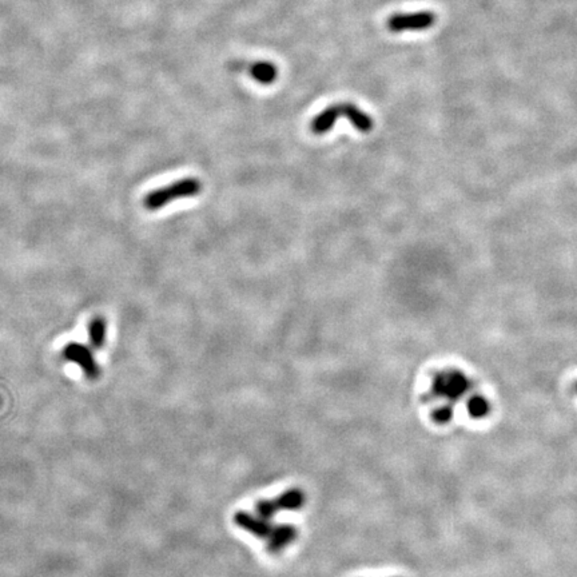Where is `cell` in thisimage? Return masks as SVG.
Wrapping results in <instances>:
<instances>
[{
	"instance_id": "1",
	"label": "cell",
	"mask_w": 577,
	"mask_h": 577,
	"mask_svg": "<svg viewBox=\"0 0 577 577\" xmlns=\"http://www.w3.org/2000/svg\"><path fill=\"white\" fill-rule=\"evenodd\" d=\"M341 118L347 119L361 132H371L374 126L372 116L362 111L356 104L337 103L333 106H329L326 110H323L322 113L316 116L310 125V128L317 135L326 134L333 128L335 122Z\"/></svg>"
},
{
	"instance_id": "2",
	"label": "cell",
	"mask_w": 577,
	"mask_h": 577,
	"mask_svg": "<svg viewBox=\"0 0 577 577\" xmlns=\"http://www.w3.org/2000/svg\"><path fill=\"white\" fill-rule=\"evenodd\" d=\"M202 190V183L197 178H183V180H175L174 183L159 187L156 190L149 192L143 201V205L149 211H155L159 209H163L171 202L177 199H185V198H192L198 195Z\"/></svg>"
},
{
	"instance_id": "3",
	"label": "cell",
	"mask_w": 577,
	"mask_h": 577,
	"mask_svg": "<svg viewBox=\"0 0 577 577\" xmlns=\"http://www.w3.org/2000/svg\"><path fill=\"white\" fill-rule=\"evenodd\" d=\"M471 387L468 377L459 371H447L437 373L433 380V395L435 397H445L450 401L461 398Z\"/></svg>"
},
{
	"instance_id": "4",
	"label": "cell",
	"mask_w": 577,
	"mask_h": 577,
	"mask_svg": "<svg viewBox=\"0 0 577 577\" xmlns=\"http://www.w3.org/2000/svg\"><path fill=\"white\" fill-rule=\"evenodd\" d=\"M305 504V493L301 489H289L285 490L275 499L271 500H261L256 504V512L259 516L270 520L278 512L283 511H297L302 508Z\"/></svg>"
},
{
	"instance_id": "5",
	"label": "cell",
	"mask_w": 577,
	"mask_h": 577,
	"mask_svg": "<svg viewBox=\"0 0 577 577\" xmlns=\"http://www.w3.org/2000/svg\"><path fill=\"white\" fill-rule=\"evenodd\" d=\"M436 23V15L430 11L411 13H395L387 19L386 27L392 32L423 31Z\"/></svg>"
},
{
	"instance_id": "6",
	"label": "cell",
	"mask_w": 577,
	"mask_h": 577,
	"mask_svg": "<svg viewBox=\"0 0 577 577\" xmlns=\"http://www.w3.org/2000/svg\"><path fill=\"white\" fill-rule=\"evenodd\" d=\"M63 359L79 366L89 380L99 378L101 368L94 357L90 347L79 344V342H70L64 347Z\"/></svg>"
},
{
	"instance_id": "7",
	"label": "cell",
	"mask_w": 577,
	"mask_h": 577,
	"mask_svg": "<svg viewBox=\"0 0 577 577\" xmlns=\"http://www.w3.org/2000/svg\"><path fill=\"white\" fill-rule=\"evenodd\" d=\"M234 523L238 528L244 529V532L252 533L253 536L259 538V539H269L274 529V526L268 519L259 514H253V513L244 512V511H240L234 514Z\"/></svg>"
},
{
	"instance_id": "8",
	"label": "cell",
	"mask_w": 577,
	"mask_h": 577,
	"mask_svg": "<svg viewBox=\"0 0 577 577\" xmlns=\"http://www.w3.org/2000/svg\"><path fill=\"white\" fill-rule=\"evenodd\" d=\"M238 67H244L249 71V75L261 85H271L278 77V68L275 64L265 61H258L252 63H244Z\"/></svg>"
},
{
	"instance_id": "9",
	"label": "cell",
	"mask_w": 577,
	"mask_h": 577,
	"mask_svg": "<svg viewBox=\"0 0 577 577\" xmlns=\"http://www.w3.org/2000/svg\"><path fill=\"white\" fill-rule=\"evenodd\" d=\"M297 538V529L290 524L274 526L268 539V550L271 553H278L292 544Z\"/></svg>"
},
{
	"instance_id": "10",
	"label": "cell",
	"mask_w": 577,
	"mask_h": 577,
	"mask_svg": "<svg viewBox=\"0 0 577 577\" xmlns=\"http://www.w3.org/2000/svg\"><path fill=\"white\" fill-rule=\"evenodd\" d=\"M106 335H107V323L106 320L98 316L94 317L89 326V337H90L91 347L94 349H101L106 342Z\"/></svg>"
},
{
	"instance_id": "11",
	"label": "cell",
	"mask_w": 577,
	"mask_h": 577,
	"mask_svg": "<svg viewBox=\"0 0 577 577\" xmlns=\"http://www.w3.org/2000/svg\"><path fill=\"white\" fill-rule=\"evenodd\" d=\"M466 409H468V413H469L471 417H473V418H483V417H485L488 413H489V404H488L487 399L483 397V396L476 395L473 397L469 398Z\"/></svg>"
},
{
	"instance_id": "12",
	"label": "cell",
	"mask_w": 577,
	"mask_h": 577,
	"mask_svg": "<svg viewBox=\"0 0 577 577\" xmlns=\"http://www.w3.org/2000/svg\"><path fill=\"white\" fill-rule=\"evenodd\" d=\"M453 417V409L450 405H444L441 408H438L433 413V420L438 423H447L452 420Z\"/></svg>"
}]
</instances>
